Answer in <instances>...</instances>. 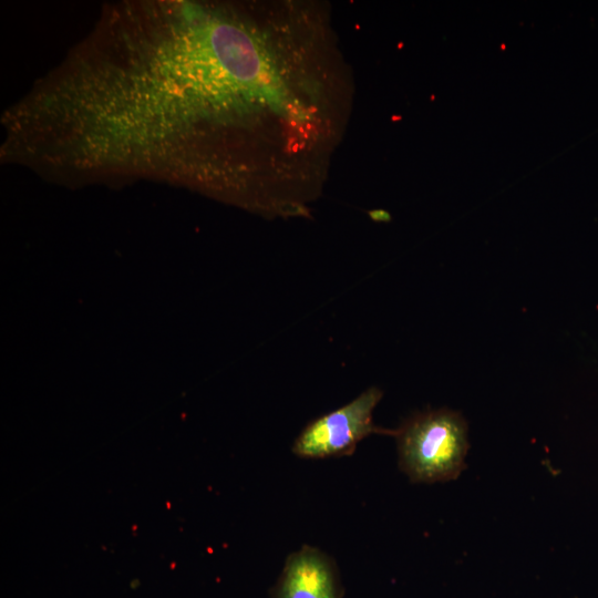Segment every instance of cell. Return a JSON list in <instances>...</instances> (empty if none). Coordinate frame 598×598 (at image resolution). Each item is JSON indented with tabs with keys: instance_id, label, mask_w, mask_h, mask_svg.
I'll use <instances>...</instances> for the list:
<instances>
[{
	"instance_id": "6da1fadb",
	"label": "cell",
	"mask_w": 598,
	"mask_h": 598,
	"mask_svg": "<svg viewBox=\"0 0 598 598\" xmlns=\"http://www.w3.org/2000/svg\"><path fill=\"white\" fill-rule=\"evenodd\" d=\"M393 436L399 466L413 483L452 481L466 467L467 423L460 412L441 408L415 413Z\"/></svg>"
},
{
	"instance_id": "7a4b0ae2",
	"label": "cell",
	"mask_w": 598,
	"mask_h": 598,
	"mask_svg": "<svg viewBox=\"0 0 598 598\" xmlns=\"http://www.w3.org/2000/svg\"><path fill=\"white\" fill-rule=\"evenodd\" d=\"M383 392L370 386L349 403L310 421L295 439L291 451L307 460L351 455L372 434L393 435L394 430L375 425L373 411Z\"/></svg>"
},
{
	"instance_id": "3957f363",
	"label": "cell",
	"mask_w": 598,
	"mask_h": 598,
	"mask_svg": "<svg viewBox=\"0 0 598 598\" xmlns=\"http://www.w3.org/2000/svg\"><path fill=\"white\" fill-rule=\"evenodd\" d=\"M272 597L342 598L333 559L317 547L301 546L286 558Z\"/></svg>"
}]
</instances>
